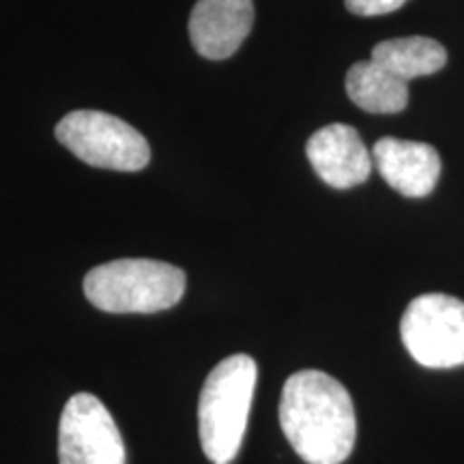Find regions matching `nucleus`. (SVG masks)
<instances>
[{
    "mask_svg": "<svg viewBox=\"0 0 464 464\" xmlns=\"http://www.w3.org/2000/svg\"><path fill=\"white\" fill-rule=\"evenodd\" d=\"M346 92L357 108L370 114H398L409 103V82L387 72L372 58L348 69Z\"/></svg>",
    "mask_w": 464,
    "mask_h": 464,
    "instance_id": "9d476101",
    "label": "nucleus"
},
{
    "mask_svg": "<svg viewBox=\"0 0 464 464\" xmlns=\"http://www.w3.org/2000/svg\"><path fill=\"white\" fill-rule=\"evenodd\" d=\"M400 338L423 368H458L464 363V301L445 293L420 295L404 310Z\"/></svg>",
    "mask_w": 464,
    "mask_h": 464,
    "instance_id": "39448f33",
    "label": "nucleus"
},
{
    "mask_svg": "<svg viewBox=\"0 0 464 464\" xmlns=\"http://www.w3.org/2000/svg\"><path fill=\"white\" fill-rule=\"evenodd\" d=\"M56 140L78 160L116 172H138L149 166L150 147L136 127L100 110H75L58 121Z\"/></svg>",
    "mask_w": 464,
    "mask_h": 464,
    "instance_id": "20e7f679",
    "label": "nucleus"
},
{
    "mask_svg": "<svg viewBox=\"0 0 464 464\" xmlns=\"http://www.w3.org/2000/svg\"><path fill=\"white\" fill-rule=\"evenodd\" d=\"M372 61L409 82L421 75L440 72L448 63V50L430 37L387 39L374 45Z\"/></svg>",
    "mask_w": 464,
    "mask_h": 464,
    "instance_id": "9b49d317",
    "label": "nucleus"
},
{
    "mask_svg": "<svg viewBox=\"0 0 464 464\" xmlns=\"http://www.w3.org/2000/svg\"><path fill=\"white\" fill-rule=\"evenodd\" d=\"M305 155L314 172L329 188L351 189L368 181L372 153L355 127L332 123L318 130L305 144Z\"/></svg>",
    "mask_w": 464,
    "mask_h": 464,
    "instance_id": "0eeeda50",
    "label": "nucleus"
},
{
    "mask_svg": "<svg viewBox=\"0 0 464 464\" xmlns=\"http://www.w3.org/2000/svg\"><path fill=\"white\" fill-rule=\"evenodd\" d=\"M344 3L351 14L362 17H374L393 14V11L402 9L409 0H344Z\"/></svg>",
    "mask_w": 464,
    "mask_h": 464,
    "instance_id": "f8f14e48",
    "label": "nucleus"
},
{
    "mask_svg": "<svg viewBox=\"0 0 464 464\" xmlns=\"http://www.w3.org/2000/svg\"><path fill=\"white\" fill-rule=\"evenodd\" d=\"M61 464H125V443L108 409L97 396L75 393L58 423Z\"/></svg>",
    "mask_w": 464,
    "mask_h": 464,
    "instance_id": "423d86ee",
    "label": "nucleus"
},
{
    "mask_svg": "<svg viewBox=\"0 0 464 464\" xmlns=\"http://www.w3.org/2000/svg\"><path fill=\"white\" fill-rule=\"evenodd\" d=\"M254 26V0H198L189 15L194 50L208 61H224L241 48Z\"/></svg>",
    "mask_w": 464,
    "mask_h": 464,
    "instance_id": "6e6552de",
    "label": "nucleus"
},
{
    "mask_svg": "<svg viewBox=\"0 0 464 464\" xmlns=\"http://www.w3.org/2000/svg\"><path fill=\"white\" fill-rule=\"evenodd\" d=\"M280 426L307 464H342L355 448L353 400L340 381L318 370H301L284 382Z\"/></svg>",
    "mask_w": 464,
    "mask_h": 464,
    "instance_id": "f257e3e1",
    "label": "nucleus"
},
{
    "mask_svg": "<svg viewBox=\"0 0 464 464\" xmlns=\"http://www.w3.org/2000/svg\"><path fill=\"white\" fill-rule=\"evenodd\" d=\"M258 368L249 355H232L207 376L198 402V434L213 464H232L247 430Z\"/></svg>",
    "mask_w": 464,
    "mask_h": 464,
    "instance_id": "f03ea898",
    "label": "nucleus"
},
{
    "mask_svg": "<svg viewBox=\"0 0 464 464\" xmlns=\"http://www.w3.org/2000/svg\"><path fill=\"white\" fill-rule=\"evenodd\" d=\"M372 161L390 188L406 198H423L432 194L440 177L437 149L426 142L381 138L374 144Z\"/></svg>",
    "mask_w": 464,
    "mask_h": 464,
    "instance_id": "1a4fd4ad",
    "label": "nucleus"
},
{
    "mask_svg": "<svg viewBox=\"0 0 464 464\" xmlns=\"http://www.w3.org/2000/svg\"><path fill=\"white\" fill-rule=\"evenodd\" d=\"M84 295L108 314H155L183 299L185 274L161 260L121 258L91 269Z\"/></svg>",
    "mask_w": 464,
    "mask_h": 464,
    "instance_id": "7ed1b4c3",
    "label": "nucleus"
}]
</instances>
